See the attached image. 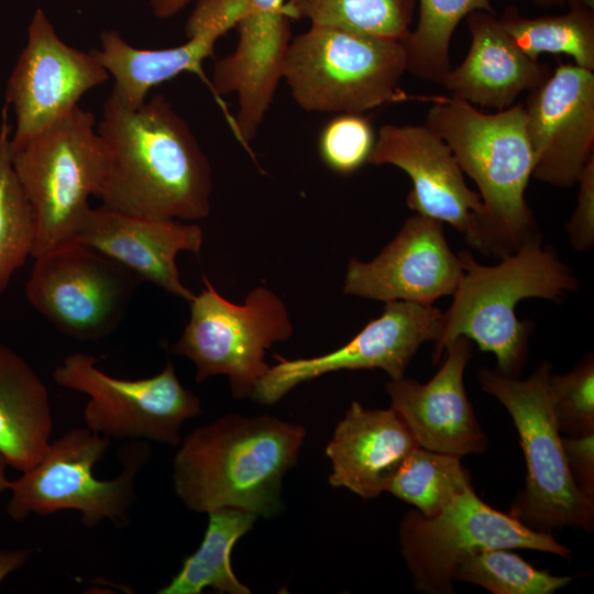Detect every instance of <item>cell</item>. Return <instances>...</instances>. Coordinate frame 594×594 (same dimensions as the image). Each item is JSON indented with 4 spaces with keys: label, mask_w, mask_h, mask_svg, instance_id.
I'll use <instances>...</instances> for the list:
<instances>
[{
    "label": "cell",
    "mask_w": 594,
    "mask_h": 594,
    "mask_svg": "<svg viewBox=\"0 0 594 594\" xmlns=\"http://www.w3.org/2000/svg\"><path fill=\"white\" fill-rule=\"evenodd\" d=\"M97 132L106 156L96 195L102 206L148 219L209 216L210 162L165 96L156 95L130 109L110 95Z\"/></svg>",
    "instance_id": "6da1fadb"
},
{
    "label": "cell",
    "mask_w": 594,
    "mask_h": 594,
    "mask_svg": "<svg viewBox=\"0 0 594 594\" xmlns=\"http://www.w3.org/2000/svg\"><path fill=\"white\" fill-rule=\"evenodd\" d=\"M299 425L270 415H224L193 430L173 461V486L193 512L234 507L271 517L282 507L285 474L306 437Z\"/></svg>",
    "instance_id": "7a4b0ae2"
},
{
    "label": "cell",
    "mask_w": 594,
    "mask_h": 594,
    "mask_svg": "<svg viewBox=\"0 0 594 594\" xmlns=\"http://www.w3.org/2000/svg\"><path fill=\"white\" fill-rule=\"evenodd\" d=\"M430 130L451 148L482 199V254L502 258L537 231L525 191L534 155L526 130L524 103L485 113L454 97L429 96Z\"/></svg>",
    "instance_id": "3957f363"
},
{
    "label": "cell",
    "mask_w": 594,
    "mask_h": 594,
    "mask_svg": "<svg viewBox=\"0 0 594 594\" xmlns=\"http://www.w3.org/2000/svg\"><path fill=\"white\" fill-rule=\"evenodd\" d=\"M541 243L536 231L492 266L480 264L468 251L458 253L463 274L443 312L435 363L448 345L465 337L495 355L499 373L517 377L527 358L531 324L516 317V306L527 298L558 301L579 285L571 270Z\"/></svg>",
    "instance_id": "277c9868"
},
{
    "label": "cell",
    "mask_w": 594,
    "mask_h": 594,
    "mask_svg": "<svg viewBox=\"0 0 594 594\" xmlns=\"http://www.w3.org/2000/svg\"><path fill=\"white\" fill-rule=\"evenodd\" d=\"M10 158L34 215L32 257L75 242L105 173L94 113L75 107L32 138L10 143Z\"/></svg>",
    "instance_id": "5b68a950"
},
{
    "label": "cell",
    "mask_w": 594,
    "mask_h": 594,
    "mask_svg": "<svg viewBox=\"0 0 594 594\" xmlns=\"http://www.w3.org/2000/svg\"><path fill=\"white\" fill-rule=\"evenodd\" d=\"M406 70L402 41L311 24L292 38L283 79L305 111L362 113L418 98L398 88Z\"/></svg>",
    "instance_id": "8992f818"
},
{
    "label": "cell",
    "mask_w": 594,
    "mask_h": 594,
    "mask_svg": "<svg viewBox=\"0 0 594 594\" xmlns=\"http://www.w3.org/2000/svg\"><path fill=\"white\" fill-rule=\"evenodd\" d=\"M110 443L111 439L87 427L70 429L51 442L38 463L10 481L9 517L23 521L32 514L76 510L86 528L106 519L119 528L127 526L135 502L134 481L151 450L140 440L123 444L118 454L122 471L114 479L100 480L94 469Z\"/></svg>",
    "instance_id": "52a82bcc"
},
{
    "label": "cell",
    "mask_w": 594,
    "mask_h": 594,
    "mask_svg": "<svg viewBox=\"0 0 594 594\" xmlns=\"http://www.w3.org/2000/svg\"><path fill=\"white\" fill-rule=\"evenodd\" d=\"M550 372V364L542 362L527 380L488 367L477 374L482 389L508 410L526 459V487L509 513L536 530L569 527L590 532L594 501L578 488L569 470L548 386Z\"/></svg>",
    "instance_id": "ba28073f"
},
{
    "label": "cell",
    "mask_w": 594,
    "mask_h": 594,
    "mask_svg": "<svg viewBox=\"0 0 594 594\" xmlns=\"http://www.w3.org/2000/svg\"><path fill=\"white\" fill-rule=\"evenodd\" d=\"M170 351L195 364L197 383L226 375L233 397L245 398L270 369L266 350L293 334L287 307L265 286L252 289L239 305L221 296L207 277Z\"/></svg>",
    "instance_id": "9c48e42d"
},
{
    "label": "cell",
    "mask_w": 594,
    "mask_h": 594,
    "mask_svg": "<svg viewBox=\"0 0 594 594\" xmlns=\"http://www.w3.org/2000/svg\"><path fill=\"white\" fill-rule=\"evenodd\" d=\"M399 541L415 588L429 594L452 593L458 563L481 550L531 549L571 556L551 532L532 529L513 514L488 506L472 486L436 516L426 517L417 509L407 513Z\"/></svg>",
    "instance_id": "30bf717a"
},
{
    "label": "cell",
    "mask_w": 594,
    "mask_h": 594,
    "mask_svg": "<svg viewBox=\"0 0 594 594\" xmlns=\"http://www.w3.org/2000/svg\"><path fill=\"white\" fill-rule=\"evenodd\" d=\"M94 355H67L53 371L64 388L88 396L86 427L109 439L178 446L184 422L201 414L199 398L179 382L172 362L156 375L125 380L107 374Z\"/></svg>",
    "instance_id": "8fae6325"
},
{
    "label": "cell",
    "mask_w": 594,
    "mask_h": 594,
    "mask_svg": "<svg viewBox=\"0 0 594 594\" xmlns=\"http://www.w3.org/2000/svg\"><path fill=\"white\" fill-rule=\"evenodd\" d=\"M26 284L31 306L58 331L80 341L112 333L143 282L107 255L72 242L36 257Z\"/></svg>",
    "instance_id": "7c38bea8"
},
{
    "label": "cell",
    "mask_w": 594,
    "mask_h": 594,
    "mask_svg": "<svg viewBox=\"0 0 594 594\" xmlns=\"http://www.w3.org/2000/svg\"><path fill=\"white\" fill-rule=\"evenodd\" d=\"M443 312L432 305L388 301L380 317L370 321L343 346L327 354L287 360L275 354L251 396L265 406L274 405L301 383L340 370L381 369L391 380L402 378L421 344L437 341Z\"/></svg>",
    "instance_id": "4fadbf2b"
},
{
    "label": "cell",
    "mask_w": 594,
    "mask_h": 594,
    "mask_svg": "<svg viewBox=\"0 0 594 594\" xmlns=\"http://www.w3.org/2000/svg\"><path fill=\"white\" fill-rule=\"evenodd\" d=\"M110 75L95 55L66 44L46 13L37 8L28 29V42L8 80L6 99L13 106L19 144L79 106L89 90Z\"/></svg>",
    "instance_id": "5bb4252c"
},
{
    "label": "cell",
    "mask_w": 594,
    "mask_h": 594,
    "mask_svg": "<svg viewBox=\"0 0 594 594\" xmlns=\"http://www.w3.org/2000/svg\"><path fill=\"white\" fill-rule=\"evenodd\" d=\"M367 163L403 169L413 183L407 206L451 224L469 245L483 252L482 199L468 187L449 145L427 125H382Z\"/></svg>",
    "instance_id": "9a60e30c"
},
{
    "label": "cell",
    "mask_w": 594,
    "mask_h": 594,
    "mask_svg": "<svg viewBox=\"0 0 594 594\" xmlns=\"http://www.w3.org/2000/svg\"><path fill=\"white\" fill-rule=\"evenodd\" d=\"M462 274L460 256L449 246L442 222L417 213L373 260L349 261L342 292L385 302L432 305L454 294Z\"/></svg>",
    "instance_id": "2e32d148"
},
{
    "label": "cell",
    "mask_w": 594,
    "mask_h": 594,
    "mask_svg": "<svg viewBox=\"0 0 594 594\" xmlns=\"http://www.w3.org/2000/svg\"><path fill=\"white\" fill-rule=\"evenodd\" d=\"M524 110L534 155L532 176L557 187L574 186L594 155L593 72L560 64L530 91Z\"/></svg>",
    "instance_id": "e0dca14e"
},
{
    "label": "cell",
    "mask_w": 594,
    "mask_h": 594,
    "mask_svg": "<svg viewBox=\"0 0 594 594\" xmlns=\"http://www.w3.org/2000/svg\"><path fill=\"white\" fill-rule=\"evenodd\" d=\"M239 21L235 50L213 66L211 88L218 96L235 94V132L243 143L256 135L273 102L292 42L286 0H250Z\"/></svg>",
    "instance_id": "ac0fdd59"
},
{
    "label": "cell",
    "mask_w": 594,
    "mask_h": 594,
    "mask_svg": "<svg viewBox=\"0 0 594 594\" xmlns=\"http://www.w3.org/2000/svg\"><path fill=\"white\" fill-rule=\"evenodd\" d=\"M473 342L459 337L447 346V358L427 383L397 378L386 383L393 408L419 447L463 457L486 450L487 437L470 403L463 375Z\"/></svg>",
    "instance_id": "d6986e66"
},
{
    "label": "cell",
    "mask_w": 594,
    "mask_h": 594,
    "mask_svg": "<svg viewBox=\"0 0 594 594\" xmlns=\"http://www.w3.org/2000/svg\"><path fill=\"white\" fill-rule=\"evenodd\" d=\"M75 242L180 299L189 302L195 297L180 280L176 256L183 251L199 254L204 233L198 224L134 217L101 205L90 209Z\"/></svg>",
    "instance_id": "ffe728a7"
},
{
    "label": "cell",
    "mask_w": 594,
    "mask_h": 594,
    "mask_svg": "<svg viewBox=\"0 0 594 594\" xmlns=\"http://www.w3.org/2000/svg\"><path fill=\"white\" fill-rule=\"evenodd\" d=\"M419 444L393 409H367L353 402L326 447L329 483L364 499L387 492L394 476Z\"/></svg>",
    "instance_id": "44dd1931"
},
{
    "label": "cell",
    "mask_w": 594,
    "mask_h": 594,
    "mask_svg": "<svg viewBox=\"0 0 594 594\" xmlns=\"http://www.w3.org/2000/svg\"><path fill=\"white\" fill-rule=\"evenodd\" d=\"M471 46L464 61L450 69L441 85L452 97L497 111L515 105L552 74L530 59L510 40L495 13L474 11L466 16Z\"/></svg>",
    "instance_id": "7402d4cb"
},
{
    "label": "cell",
    "mask_w": 594,
    "mask_h": 594,
    "mask_svg": "<svg viewBox=\"0 0 594 594\" xmlns=\"http://www.w3.org/2000/svg\"><path fill=\"white\" fill-rule=\"evenodd\" d=\"M53 411L46 385L30 364L0 343V452L25 472L47 452Z\"/></svg>",
    "instance_id": "603a6c76"
},
{
    "label": "cell",
    "mask_w": 594,
    "mask_h": 594,
    "mask_svg": "<svg viewBox=\"0 0 594 594\" xmlns=\"http://www.w3.org/2000/svg\"><path fill=\"white\" fill-rule=\"evenodd\" d=\"M222 35L220 30L204 29L182 45L148 50L131 45L117 30H105L100 48L92 51L114 79L110 95L124 107L136 109L153 87L184 72L201 74L204 61L213 55Z\"/></svg>",
    "instance_id": "cb8c5ba5"
},
{
    "label": "cell",
    "mask_w": 594,
    "mask_h": 594,
    "mask_svg": "<svg viewBox=\"0 0 594 594\" xmlns=\"http://www.w3.org/2000/svg\"><path fill=\"white\" fill-rule=\"evenodd\" d=\"M207 529L199 548L187 556L182 569L157 591L158 594H200L211 587L221 594H250L231 568V550L256 519L249 510L223 507L207 513Z\"/></svg>",
    "instance_id": "d4e9b609"
},
{
    "label": "cell",
    "mask_w": 594,
    "mask_h": 594,
    "mask_svg": "<svg viewBox=\"0 0 594 594\" xmlns=\"http://www.w3.org/2000/svg\"><path fill=\"white\" fill-rule=\"evenodd\" d=\"M514 44L530 59L541 53L566 54L574 64L594 70V11L570 8L560 15L525 18L507 6L498 19Z\"/></svg>",
    "instance_id": "484cf974"
},
{
    "label": "cell",
    "mask_w": 594,
    "mask_h": 594,
    "mask_svg": "<svg viewBox=\"0 0 594 594\" xmlns=\"http://www.w3.org/2000/svg\"><path fill=\"white\" fill-rule=\"evenodd\" d=\"M414 31L402 40L407 70L418 78L442 84L450 66V43L462 19L474 11L495 13L491 0H418Z\"/></svg>",
    "instance_id": "4316f807"
},
{
    "label": "cell",
    "mask_w": 594,
    "mask_h": 594,
    "mask_svg": "<svg viewBox=\"0 0 594 594\" xmlns=\"http://www.w3.org/2000/svg\"><path fill=\"white\" fill-rule=\"evenodd\" d=\"M416 6L417 0H286L284 8L292 20L402 41Z\"/></svg>",
    "instance_id": "83f0119b"
},
{
    "label": "cell",
    "mask_w": 594,
    "mask_h": 594,
    "mask_svg": "<svg viewBox=\"0 0 594 594\" xmlns=\"http://www.w3.org/2000/svg\"><path fill=\"white\" fill-rule=\"evenodd\" d=\"M471 486L460 457L418 447L407 457L387 492L432 517Z\"/></svg>",
    "instance_id": "f1b7e54d"
},
{
    "label": "cell",
    "mask_w": 594,
    "mask_h": 594,
    "mask_svg": "<svg viewBox=\"0 0 594 594\" xmlns=\"http://www.w3.org/2000/svg\"><path fill=\"white\" fill-rule=\"evenodd\" d=\"M8 105L0 124V295L11 277L32 256L35 245V220L10 158Z\"/></svg>",
    "instance_id": "f546056e"
},
{
    "label": "cell",
    "mask_w": 594,
    "mask_h": 594,
    "mask_svg": "<svg viewBox=\"0 0 594 594\" xmlns=\"http://www.w3.org/2000/svg\"><path fill=\"white\" fill-rule=\"evenodd\" d=\"M572 579L536 569L510 549H486L469 554L453 572V581L473 583L493 594H551Z\"/></svg>",
    "instance_id": "4dcf8cb0"
},
{
    "label": "cell",
    "mask_w": 594,
    "mask_h": 594,
    "mask_svg": "<svg viewBox=\"0 0 594 594\" xmlns=\"http://www.w3.org/2000/svg\"><path fill=\"white\" fill-rule=\"evenodd\" d=\"M548 386L560 432L566 436L594 432L593 354L564 374L550 373Z\"/></svg>",
    "instance_id": "1f68e13d"
},
{
    "label": "cell",
    "mask_w": 594,
    "mask_h": 594,
    "mask_svg": "<svg viewBox=\"0 0 594 594\" xmlns=\"http://www.w3.org/2000/svg\"><path fill=\"white\" fill-rule=\"evenodd\" d=\"M375 139L366 117L361 113H338L320 131L318 151L330 169L346 175L369 162Z\"/></svg>",
    "instance_id": "d6a6232c"
},
{
    "label": "cell",
    "mask_w": 594,
    "mask_h": 594,
    "mask_svg": "<svg viewBox=\"0 0 594 594\" xmlns=\"http://www.w3.org/2000/svg\"><path fill=\"white\" fill-rule=\"evenodd\" d=\"M579 184L578 205L566 223L571 245L585 251L594 244V155L583 167Z\"/></svg>",
    "instance_id": "836d02e7"
},
{
    "label": "cell",
    "mask_w": 594,
    "mask_h": 594,
    "mask_svg": "<svg viewBox=\"0 0 594 594\" xmlns=\"http://www.w3.org/2000/svg\"><path fill=\"white\" fill-rule=\"evenodd\" d=\"M250 9V0H198L187 19L186 36L204 29H218L226 34L237 26Z\"/></svg>",
    "instance_id": "e575fe53"
},
{
    "label": "cell",
    "mask_w": 594,
    "mask_h": 594,
    "mask_svg": "<svg viewBox=\"0 0 594 594\" xmlns=\"http://www.w3.org/2000/svg\"><path fill=\"white\" fill-rule=\"evenodd\" d=\"M562 444L575 485L594 501V432L562 437Z\"/></svg>",
    "instance_id": "d590c367"
},
{
    "label": "cell",
    "mask_w": 594,
    "mask_h": 594,
    "mask_svg": "<svg viewBox=\"0 0 594 594\" xmlns=\"http://www.w3.org/2000/svg\"><path fill=\"white\" fill-rule=\"evenodd\" d=\"M30 549L0 550V583L13 571L21 568L30 558Z\"/></svg>",
    "instance_id": "8d00e7d4"
},
{
    "label": "cell",
    "mask_w": 594,
    "mask_h": 594,
    "mask_svg": "<svg viewBox=\"0 0 594 594\" xmlns=\"http://www.w3.org/2000/svg\"><path fill=\"white\" fill-rule=\"evenodd\" d=\"M190 0H150L152 13L158 19H167L178 13Z\"/></svg>",
    "instance_id": "74e56055"
},
{
    "label": "cell",
    "mask_w": 594,
    "mask_h": 594,
    "mask_svg": "<svg viewBox=\"0 0 594 594\" xmlns=\"http://www.w3.org/2000/svg\"><path fill=\"white\" fill-rule=\"evenodd\" d=\"M8 462L0 452V495L8 491L10 481L7 479Z\"/></svg>",
    "instance_id": "f35d334b"
},
{
    "label": "cell",
    "mask_w": 594,
    "mask_h": 594,
    "mask_svg": "<svg viewBox=\"0 0 594 594\" xmlns=\"http://www.w3.org/2000/svg\"><path fill=\"white\" fill-rule=\"evenodd\" d=\"M570 8H584L594 11V0H566Z\"/></svg>",
    "instance_id": "ab89813d"
},
{
    "label": "cell",
    "mask_w": 594,
    "mask_h": 594,
    "mask_svg": "<svg viewBox=\"0 0 594 594\" xmlns=\"http://www.w3.org/2000/svg\"><path fill=\"white\" fill-rule=\"evenodd\" d=\"M530 1L543 8L561 7L564 3H566V0H530Z\"/></svg>",
    "instance_id": "60d3db41"
}]
</instances>
